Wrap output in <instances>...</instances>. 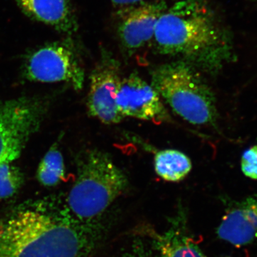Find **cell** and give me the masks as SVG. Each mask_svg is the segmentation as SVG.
Wrapping results in <instances>:
<instances>
[{
    "instance_id": "obj_14",
    "label": "cell",
    "mask_w": 257,
    "mask_h": 257,
    "mask_svg": "<svg viewBox=\"0 0 257 257\" xmlns=\"http://www.w3.org/2000/svg\"><path fill=\"white\" fill-rule=\"evenodd\" d=\"M37 179L46 187H53L63 181L66 177L65 165L62 153L56 145L44 156L38 169Z\"/></svg>"
},
{
    "instance_id": "obj_6",
    "label": "cell",
    "mask_w": 257,
    "mask_h": 257,
    "mask_svg": "<svg viewBox=\"0 0 257 257\" xmlns=\"http://www.w3.org/2000/svg\"><path fill=\"white\" fill-rule=\"evenodd\" d=\"M27 78L34 82H64L82 89L84 70L69 42L47 44L34 51L25 64Z\"/></svg>"
},
{
    "instance_id": "obj_1",
    "label": "cell",
    "mask_w": 257,
    "mask_h": 257,
    "mask_svg": "<svg viewBox=\"0 0 257 257\" xmlns=\"http://www.w3.org/2000/svg\"><path fill=\"white\" fill-rule=\"evenodd\" d=\"M104 231L99 219L80 220L65 206L37 202L0 221V257H88Z\"/></svg>"
},
{
    "instance_id": "obj_4",
    "label": "cell",
    "mask_w": 257,
    "mask_h": 257,
    "mask_svg": "<svg viewBox=\"0 0 257 257\" xmlns=\"http://www.w3.org/2000/svg\"><path fill=\"white\" fill-rule=\"evenodd\" d=\"M151 76L152 87L181 118L197 126H216L215 96L200 71L177 60L158 66Z\"/></svg>"
},
{
    "instance_id": "obj_11",
    "label": "cell",
    "mask_w": 257,
    "mask_h": 257,
    "mask_svg": "<svg viewBox=\"0 0 257 257\" xmlns=\"http://www.w3.org/2000/svg\"><path fill=\"white\" fill-rule=\"evenodd\" d=\"M29 18L63 33L72 35L78 28L70 0H15Z\"/></svg>"
},
{
    "instance_id": "obj_12",
    "label": "cell",
    "mask_w": 257,
    "mask_h": 257,
    "mask_svg": "<svg viewBox=\"0 0 257 257\" xmlns=\"http://www.w3.org/2000/svg\"><path fill=\"white\" fill-rule=\"evenodd\" d=\"M145 230V234L150 238L159 257H206L181 226H172L163 233L149 228Z\"/></svg>"
},
{
    "instance_id": "obj_5",
    "label": "cell",
    "mask_w": 257,
    "mask_h": 257,
    "mask_svg": "<svg viewBox=\"0 0 257 257\" xmlns=\"http://www.w3.org/2000/svg\"><path fill=\"white\" fill-rule=\"evenodd\" d=\"M44 109L40 101L28 98L0 101V166L20 157L40 126Z\"/></svg>"
},
{
    "instance_id": "obj_13",
    "label": "cell",
    "mask_w": 257,
    "mask_h": 257,
    "mask_svg": "<svg viewBox=\"0 0 257 257\" xmlns=\"http://www.w3.org/2000/svg\"><path fill=\"white\" fill-rule=\"evenodd\" d=\"M154 162L157 175L167 182L183 180L192 169V161L187 155L172 149L157 152Z\"/></svg>"
},
{
    "instance_id": "obj_7",
    "label": "cell",
    "mask_w": 257,
    "mask_h": 257,
    "mask_svg": "<svg viewBox=\"0 0 257 257\" xmlns=\"http://www.w3.org/2000/svg\"><path fill=\"white\" fill-rule=\"evenodd\" d=\"M121 79L119 62L103 49L91 73L87 109L91 116L104 124H117L124 118L116 103Z\"/></svg>"
},
{
    "instance_id": "obj_3",
    "label": "cell",
    "mask_w": 257,
    "mask_h": 257,
    "mask_svg": "<svg viewBox=\"0 0 257 257\" xmlns=\"http://www.w3.org/2000/svg\"><path fill=\"white\" fill-rule=\"evenodd\" d=\"M128 184L124 172L107 153L90 150L78 160L77 179L64 206L80 220L100 219Z\"/></svg>"
},
{
    "instance_id": "obj_18",
    "label": "cell",
    "mask_w": 257,
    "mask_h": 257,
    "mask_svg": "<svg viewBox=\"0 0 257 257\" xmlns=\"http://www.w3.org/2000/svg\"><path fill=\"white\" fill-rule=\"evenodd\" d=\"M111 3L115 6L123 8V7L130 6L142 3V2L147 1V0H110Z\"/></svg>"
},
{
    "instance_id": "obj_10",
    "label": "cell",
    "mask_w": 257,
    "mask_h": 257,
    "mask_svg": "<svg viewBox=\"0 0 257 257\" xmlns=\"http://www.w3.org/2000/svg\"><path fill=\"white\" fill-rule=\"evenodd\" d=\"M217 235L238 247L257 241V194L245 198L225 214Z\"/></svg>"
},
{
    "instance_id": "obj_9",
    "label": "cell",
    "mask_w": 257,
    "mask_h": 257,
    "mask_svg": "<svg viewBox=\"0 0 257 257\" xmlns=\"http://www.w3.org/2000/svg\"><path fill=\"white\" fill-rule=\"evenodd\" d=\"M120 114L156 124L170 119L160 96L145 79L137 73L121 79L116 98Z\"/></svg>"
},
{
    "instance_id": "obj_2",
    "label": "cell",
    "mask_w": 257,
    "mask_h": 257,
    "mask_svg": "<svg viewBox=\"0 0 257 257\" xmlns=\"http://www.w3.org/2000/svg\"><path fill=\"white\" fill-rule=\"evenodd\" d=\"M153 39L161 55L177 57L210 75L234 57L229 32L207 0H179L168 6Z\"/></svg>"
},
{
    "instance_id": "obj_16",
    "label": "cell",
    "mask_w": 257,
    "mask_h": 257,
    "mask_svg": "<svg viewBox=\"0 0 257 257\" xmlns=\"http://www.w3.org/2000/svg\"><path fill=\"white\" fill-rule=\"evenodd\" d=\"M241 170L245 177L257 180V145L243 152L241 158Z\"/></svg>"
},
{
    "instance_id": "obj_8",
    "label": "cell",
    "mask_w": 257,
    "mask_h": 257,
    "mask_svg": "<svg viewBox=\"0 0 257 257\" xmlns=\"http://www.w3.org/2000/svg\"><path fill=\"white\" fill-rule=\"evenodd\" d=\"M167 8L165 0H147L119 8L116 33L125 52L133 55L154 38L157 24Z\"/></svg>"
},
{
    "instance_id": "obj_17",
    "label": "cell",
    "mask_w": 257,
    "mask_h": 257,
    "mask_svg": "<svg viewBox=\"0 0 257 257\" xmlns=\"http://www.w3.org/2000/svg\"><path fill=\"white\" fill-rule=\"evenodd\" d=\"M120 257H152V255L142 241H137Z\"/></svg>"
},
{
    "instance_id": "obj_15",
    "label": "cell",
    "mask_w": 257,
    "mask_h": 257,
    "mask_svg": "<svg viewBox=\"0 0 257 257\" xmlns=\"http://www.w3.org/2000/svg\"><path fill=\"white\" fill-rule=\"evenodd\" d=\"M23 175L18 167L10 164L0 166V199L15 195L23 184Z\"/></svg>"
}]
</instances>
